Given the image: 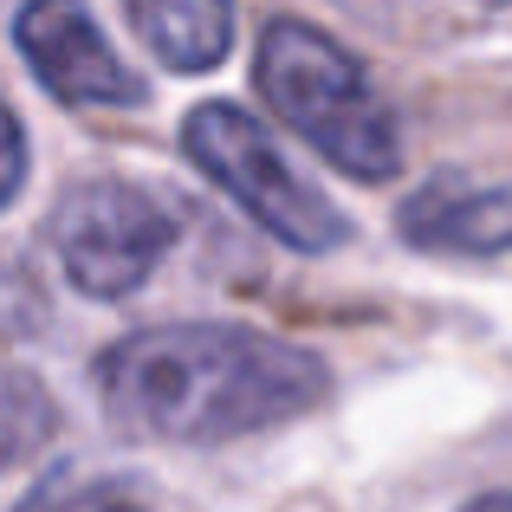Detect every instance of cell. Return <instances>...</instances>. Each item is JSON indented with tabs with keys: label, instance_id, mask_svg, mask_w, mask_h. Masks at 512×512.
<instances>
[{
	"label": "cell",
	"instance_id": "3",
	"mask_svg": "<svg viewBox=\"0 0 512 512\" xmlns=\"http://www.w3.org/2000/svg\"><path fill=\"white\" fill-rule=\"evenodd\" d=\"M182 156L292 253H331L350 240V221L279 156L273 130L240 104H195L182 117Z\"/></svg>",
	"mask_w": 512,
	"mask_h": 512
},
{
	"label": "cell",
	"instance_id": "1",
	"mask_svg": "<svg viewBox=\"0 0 512 512\" xmlns=\"http://www.w3.org/2000/svg\"><path fill=\"white\" fill-rule=\"evenodd\" d=\"M98 396L124 435L214 448L318 409L331 376L312 350L253 325H150L98 357Z\"/></svg>",
	"mask_w": 512,
	"mask_h": 512
},
{
	"label": "cell",
	"instance_id": "5",
	"mask_svg": "<svg viewBox=\"0 0 512 512\" xmlns=\"http://www.w3.org/2000/svg\"><path fill=\"white\" fill-rule=\"evenodd\" d=\"M13 39H20L26 72L59 104H117V111H130V104L150 98L143 78L98 33L85 0H26L13 13Z\"/></svg>",
	"mask_w": 512,
	"mask_h": 512
},
{
	"label": "cell",
	"instance_id": "10",
	"mask_svg": "<svg viewBox=\"0 0 512 512\" xmlns=\"http://www.w3.org/2000/svg\"><path fill=\"white\" fill-rule=\"evenodd\" d=\"M20 188H26V130H20V117L0 104V208H7Z\"/></svg>",
	"mask_w": 512,
	"mask_h": 512
},
{
	"label": "cell",
	"instance_id": "2",
	"mask_svg": "<svg viewBox=\"0 0 512 512\" xmlns=\"http://www.w3.org/2000/svg\"><path fill=\"white\" fill-rule=\"evenodd\" d=\"M253 85L331 169L357 182H389L402 169L396 111L331 33L305 20H273L253 52Z\"/></svg>",
	"mask_w": 512,
	"mask_h": 512
},
{
	"label": "cell",
	"instance_id": "11",
	"mask_svg": "<svg viewBox=\"0 0 512 512\" xmlns=\"http://www.w3.org/2000/svg\"><path fill=\"white\" fill-rule=\"evenodd\" d=\"M461 512H512V493H480V500H467Z\"/></svg>",
	"mask_w": 512,
	"mask_h": 512
},
{
	"label": "cell",
	"instance_id": "7",
	"mask_svg": "<svg viewBox=\"0 0 512 512\" xmlns=\"http://www.w3.org/2000/svg\"><path fill=\"white\" fill-rule=\"evenodd\" d=\"M124 13L169 72H214L234 52V0H124Z\"/></svg>",
	"mask_w": 512,
	"mask_h": 512
},
{
	"label": "cell",
	"instance_id": "4",
	"mask_svg": "<svg viewBox=\"0 0 512 512\" xmlns=\"http://www.w3.org/2000/svg\"><path fill=\"white\" fill-rule=\"evenodd\" d=\"M52 247L85 299H130L175 247V214L137 182H85L52 214Z\"/></svg>",
	"mask_w": 512,
	"mask_h": 512
},
{
	"label": "cell",
	"instance_id": "9",
	"mask_svg": "<svg viewBox=\"0 0 512 512\" xmlns=\"http://www.w3.org/2000/svg\"><path fill=\"white\" fill-rule=\"evenodd\" d=\"M52 396L33 383L26 370H0V467L20 461V454H33L39 441L52 435Z\"/></svg>",
	"mask_w": 512,
	"mask_h": 512
},
{
	"label": "cell",
	"instance_id": "8",
	"mask_svg": "<svg viewBox=\"0 0 512 512\" xmlns=\"http://www.w3.org/2000/svg\"><path fill=\"white\" fill-rule=\"evenodd\" d=\"M13 512H163L156 493L130 474H85V467H52Z\"/></svg>",
	"mask_w": 512,
	"mask_h": 512
},
{
	"label": "cell",
	"instance_id": "6",
	"mask_svg": "<svg viewBox=\"0 0 512 512\" xmlns=\"http://www.w3.org/2000/svg\"><path fill=\"white\" fill-rule=\"evenodd\" d=\"M396 234L422 253H512V188L474 182V175H435L396 208Z\"/></svg>",
	"mask_w": 512,
	"mask_h": 512
},
{
	"label": "cell",
	"instance_id": "12",
	"mask_svg": "<svg viewBox=\"0 0 512 512\" xmlns=\"http://www.w3.org/2000/svg\"><path fill=\"white\" fill-rule=\"evenodd\" d=\"M487 7H512V0H487Z\"/></svg>",
	"mask_w": 512,
	"mask_h": 512
}]
</instances>
